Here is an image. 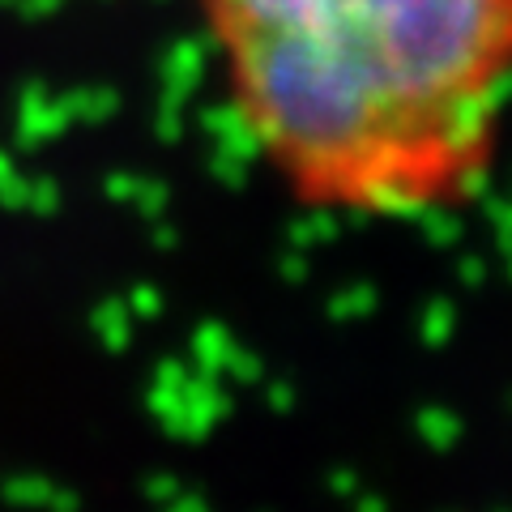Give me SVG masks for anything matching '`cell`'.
Instances as JSON below:
<instances>
[{
    "label": "cell",
    "mask_w": 512,
    "mask_h": 512,
    "mask_svg": "<svg viewBox=\"0 0 512 512\" xmlns=\"http://www.w3.org/2000/svg\"><path fill=\"white\" fill-rule=\"evenodd\" d=\"M239 137L303 210L466 205L500 154L512 0H192Z\"/></svg>",
    "instance_id": "cell-1"
}]
</instances>
